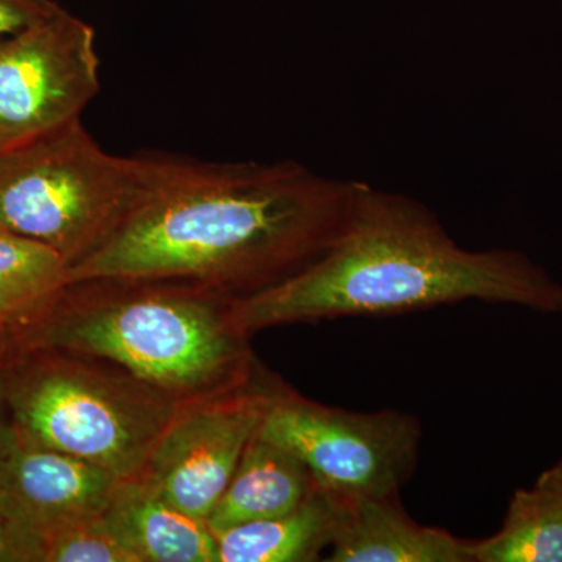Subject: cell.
<instances>
[{
  "label": "cell",
  "mask_w": 562,
  "mask_h": 562,
  "mask_svg": "<svg viewBox=\"0 0 562 562\" xmlns=\"http://www.w3.org/2000/svg\"><path fill=\"white\" fill-rule=\"evenodd\" d=\"M355 180L301 162H211L171 154L157 190L98 254L69 271L190 280L254 297L324 254L349 214Z\"/></svg>",
  "instance_id": "cell-1"
},
{
  "label": "cell",
  "mask_w": 562,
  "mask_h": 562,
  "mask_svg": "<svg viewBox=\"0 0 562 562\" xmlns=\"http://www.w3.org/2000/svg\"><path fill=\"white\" fill-rule=\"evenodd\" d=\"M562 312V286L513 250L460 246L425 203L355 180L349 214L324 254L297 276L236 301L244 333L380 317L461 302Z\"/></svg>",
  "instance_id": "cell-2"
},
{
  "label": "cell",
  "mask_w": 562,
  "mask_h": 562,
  "mask_svg": "<svg viewBox=\"0 0 562 562\" xmlns=\"http://www.w3.org/2000/svg\"><path fill=\"white\" fill-rule=\"evenodd\" d=\"M235 303L190 280L69 281L36 314L44 319L40 342L109 362L184 405L238 390L262 371L251 336L236 324Z\"/></svg>",
  "instance_id": "cell-3"
},
{
  "label": "cell",
  "mask_w": 562,
  "mask_h": 562,
  "mask_svg": "<svg viewBox=\"0 0 562 562\" xmlns=\"http://www.w3.org/2000/svg\"><path fill=\"white\" fill-rule=\"evenodd\" d=\"M171 154L120 157L81 121L0 150V228L58 251L69 271L105 246L157 190Z\"/></svg>",
  "instance_id": "cell-4"
},
{
  "label": "cell",
  "mask_w": 562,
  "mask_h": 562,
  "mask_svg": "<svg viewBox=\"0 0 562 562\" xmlns=\"http://www.w3.org/2000/svg\"><path fill=\"white\" fill-rule=\"evenodd\" d=\"M46 350L11 397L20 435L116 479L139 475L181 405L109 362Z\"/></svg>",
  "instance_id": "cell-5"
},
{
  "label": "cell",
  "mask_w": 562,
  "mask_h": 562,
  "mask_svg": "<svg viewBox=\"0 0 562 562\" xmlns=\"http://www.w3.org/2000/svg\"><path fill=\"white\" fill-rule=\"evenodd\" d=\"M258 435L297 457L328 498L401 497L419 460L422 425L397 409L347 412L277 384Z\"/></svg>",
  "instance_id": "cell-6"
},
{
  "label": "cell",
  "mask_w": 562,
  "mask_h": 562,
  "mask_svg": "<svg viewBox=\"0 0 562 562\" xmlns=\"http://www.w3.org/2000/svg\"><path fill=\"white\" fill-rule=\"evenodd\" d=\"M279 383L262 369L238 390L181 405L139 479L176 508L206 522L260 431Z\"/></svg>",
  "instance_id": "cell-7"
},
{
  "label": "cell",
  "mask_w": 562,
  "mask_h": 562,
  "mask_svg": "<svg viewBox=\"0 0 562 562\" xmlns=\"http://www.w3.org/2000/svg\"><path fill=\"white\" fill-rule=\"evenodd\" d=\"M99 91L94 29L69 11L0 38V140L5 146L79 121Z\"/></svg>",
  "instance_id": "cell-8"
},
{
  "label": "cell",
  "mask_w": 562,
  "mask_h": 562,
  "mask_svg": "<svg viewBox=\"0 0 562 562\" xmlns=\"http://www.w3.org/2000/svg\"><path fill=\"white\" fill-rule=\"evenodd\" d=\"M116 476L24 436L0 441V497L33 535L101 516Z\"/></svg>",
  "instance_id": "cell-9"
},
{
  "label": "cell",
  "mask_w": 562,
  "mask_h": 562,
  "mask_svg": "<svg viewBox=\"0 0 562 562\" xmlns=\"http://www.w3.org/2000/svg\"><path fill=\"white\" fill-rule=\"evenodd\" d=\"M328 501L336 512L328 562H475L472 541L417 524L401 497Z\"/></svg>",
  "instance_id": "cell-10"
},
{
  "label": "cell",
  "mask_w": 562,
  "mask_h": 562,
  "mask_svg": "<svg viewBox=\"0 0 562 562\" xmlns=\"http://www.w3.org/2000/svg\"><path fill=\"white\" fill-rule=\"evenodd\" d=\"M101 517L133 562H217L210 525L166 502L138 475L117 480Z\"/></svg>",
  "instance_id": "cell-11"
},
{
  "label": "cell",
  "mask_w": 562,
  "mask_h": 562,
  "mask_svg": "<svg viewBox=\"0 0 562 562\" xmlns=\"http://www.w3.org/2000/svg\"><path fill=\"white\" fill-rule=\"evenodd\" d=\"M319 491L313 473L297 457L257 432L206 524L211 530L221 531L284 516L312 501Z\"/></svg>",
  "instance_id": "cell-12"
},
{
  "label": "cell",
  "mask_w": 562,
  "mask_h": 562,
  "mask_svg": "<svg viewBox=\"0 0 562 562\" xmlns=\"http://www.w3.org/2000/svg\"><path fill=\"white\" fill-rule=\"evenodd\" d=\"M336 512L319 494L301 508L272 519L213 531L217 562H313L330 549Z\"/></svg>",
  "instance_id": "cell-13"
},
{
  "label": "cell",
  "mask_w": 562,
  "mask_h": 562,
  "mask_svg": "<svg viewBox=\"0 0 562 562\" xmlns=\"http://www.w3.org/2000/svg\"><path fill=\"white\" fill-rule=\"evenodd\" d=\"M475 562H562V490L546 471L514 492L501 530L472 541Z\"/></svg>",
  "instance_id": "cell-14"
},
{
  "label": "cell",
  "mask_w": 562,
  "mask_h": 562,
  "mask_svg": "<svg viewBox=\"0 0 562 562\" xmlns=\"http://www.w3.org/2000/svg\"><path fill=\"white\" fill-rule=\"evenodd\" d=\"M68 283L58 251L0 228V328L36 316Z\"/></svg>",
  "instance_id": "cell-15"
},
{
  "label": "cell",
  "mask_w": 562,
  "mask_h": 562,
  "mask_svg": "<svg viewBox=\"0 0 562 562\" xmlns=\"http://www.w3.org/2000/svg\"><path fill=\"white\" fill-rule=\"evenodd\" d=\"M36 561L133 562V558L95 516L36 532Z\"/></svg>",
  "instance_id": "cell-16"
},
{
  "label": "cell",
  "mask_w": 562,
  "mask_h": 562,
  "mask_svg": "<svg viewBox=\"0 0 562 562\" xmlns=\"http://www.w3.org/2000/svg\"><path fill=\"white\" fill-rule=\"evenodd\" d=\"M61 9L55 0H0V38L38 24Z\"/></svg>",
  "instance_id": "cell-17"
},
{
  "label": "cell",
  "mask_w": 562,
  "mask_h": 562,
  "mask_svg": "<svg viewBox=\"0 0 562 562\" xmlns=\"http://www.w3.org/2000/svg\"><path fill=\"white\" fill-rule=\"evenodd\" d=\"M0 561H35L31 531L0 497Z\"/></svg>",
  "instance_id": "cell-18"
},
{
  "label": "cell",
  "mask_w": 562,
  "mask_h": 562,
  "mask_svg": "<svg viewBox=\"0 0 562 562\" xmlns=\"http://www.w3.org/2000/svg\"><path fill=\"white\" fill-rule=\"evenodd\" d=\"M550 473H552L554 482L558 483V486L562 490V461L560 464L554 465V468L549 469Z\"/></svg>",
  "instance_id": "cell-19"
},
{
  "label": "cell",
  "mask_w": 562,
  "mask_h": 562,
  "mask_svg": "<svg viewBox=\"0 0 562 562\" xmlns=\"http://www.w3.org/2000/svg\"><path fill=\"white\" fill-rule=\"evenodd\" d=\"M3 147H7V146H5V144L2 143V140H0V150H2Z\"/></svg>",
  "instance_id": "cell-20"
}]
</instances>
